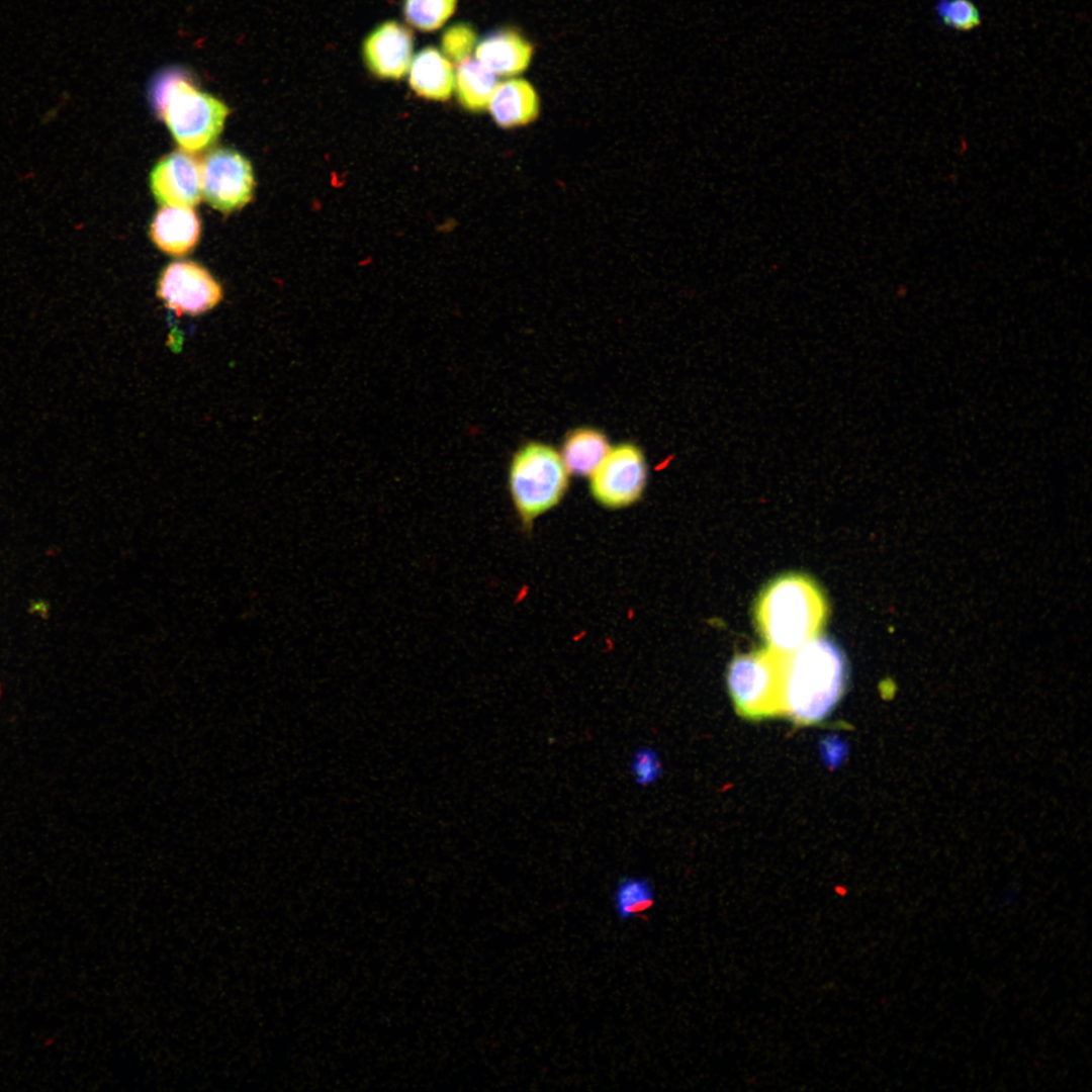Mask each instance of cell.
Masks as SVG:
<instances>
[{
    "mask_svg": "<svg viewBox=\"0 0 1092 1092\" xmlns=\"http://www.w3.org/2000/svg\"><path fill=\"white\" fill-rule=\"evenodd\" d=\"M151 237L163 252L183 256L189 253L199 240V218L191 207L164 206L154 217Z\"/></svg>",
    "mask_w": 1092,
    "mask_h": 1092,
    "instance_id": "13",
    "label": "cell"
},
{
    "mask_svg": "<svg viewBox=\"0 0 1092 1092\" xmlns=\"http://www.w3.org/2000/svg\"><path fill=\"white\" fill-rule=\"evenodd\" d=\"M847 681L846 658L829 638L817 636L783 654V717L801 727L819 724L836 708Z\"/></svg>",
    "mask_w": 1092,
    "mask_h": 1092,
    "instance_id": "1",
    "label": "cell"
},
{
    "mask_svg": "<svg viewBox=\"0 0 1092 1092\" xmlns=\"http://www.w3.org/2000/svg\"><path fill=\"white\" fill-rule=\"evenodd\" d=\"M935 12L943 25L956 31H972L982 24L980 9L972 0H937Z\"/></svg>",
    "mask_w": 1092,
    "mask_h": 1092,
    "instance_id": "19",
    "label": "cell"
},
{
    "mask_svg": "<svg viewBox=\"0 0 1092 1092\" xmlns=\"http://www.w3.org/2000/svg\"><path fill=\"white\" fill-rule=\"evenodd\" d=\"M589 490L597 503L618 510L637 503L646 487L647 465L642 450L633 443H621L592 473Z\"/></svg>",
    "mask_w": 1092,
    "mask_h": 1092,
    "instance_id": "6",
    "label": "cell"
},
{
    "mask_svg": "<svg viewBox=\"0 0 1092 1092\" xmlns=\"http://www.w3.org/2000/svg\"><path fill=\"white\" fill-rule=\"evenodd\" d=\"M569 472L560 454L550 445L529 442L514 454L509 468V488L516 511L526 528L563 498Z\"/></svg>",
    "mask_w": 1092,
    "mask_h": 1092,
    "instance_id": "4",
    "label": "cell"
},
{
    "mask_svg": "<svg viewBox=\"0 0 1092 1092\" xmlns=\"http://www.w3.org/2000/svg\"><path fill=\"white\" fill-rule=\"evenodd\" d=\"M630 771L640 786L656 782L661 775V761L656 751L647 746L638 748L631 757Z\"/></svg>",
    "mask_w": 1092,
    "mask_h": 1092,
    "instance_id": "21",
    "label": "cell"
},
{
    "mask_svg": "<svg viewBox=\"0 0 1092 1092\" xmlns=\"http://www.w3.org/2000/svg\"><path fill=\"white\" fill-rule=\"evenodd\" d=\"M656 901L651 882L642 876H628L618 881L612 894V904L620 921H629L650 911Z\"/></svg>",
    "mask_w": 1092,
    "mask_h": 1092,
    "instance_id": "17",
    "label": "cell"
},
{
    "mask_svg": "<svg viewBox=\"0 0 1092 1092\" xmlns=\"http://www.w3.org/2000/svg\"><path fill=\"white\" fill-rule=\"evenodd\" d=\"M607 436L599 429L580 427L570 431L561 448V458L569 473L590 476L610 451Z\"/></svg>",
    "mask_w": 1092,
    "mask_h": 1092,
    "instance_id": "15",
    "label": "cell"
},
{
    "mask_svg": "<svg viewBox=\"0 0 1092 1092\" xmlns=\"http://www.w3.org/2000/svg\"><path fill=\"white\" fill-rule=\"evenodd\" d=\"M151 98L173 138L188 152H198L211 145L229 115V108L221 100L200 90L179 68L168 69L155 78Z\"/></svg>",
    "mask_w": 1092,
    "mask_h": 1092,
    "instance_id": "3",
    "label": "cell"
},
{
    "mask_svg": "<svg viewBox=\"0 0 1092 1092\" xmlns=\"http://www.w3.org/2000/svg\"><path fill=\"white\" fill-rule=\"evenodd\" d=\"M200 181L204 199L222 212L247 204L255 186L249 161L230 149H216L205 156L200 166Z\"/></svg>",
    "mask_w": 1092,
    "mask_h": 1092,
    "instance_id": "7",
    "label": "cell"
},
{
    "mask_svg": "<svg viewBox=\"0 0 1092 1092\" xmlns=\"http://www.w3.org/2000/svg\"><path fill=\"white\" fill-rule=\"evenodd\" d=\"M755 622L768 649L791 653L819 636L827 604L810 577L789 573L770 581L755 604Z\"/></svg>",
    "mask_w": 1092,
    "mask_h": 1092,
    "instance_id": "2",
    "label": "cell"
},
{
    "mask_svg": "<svg viewBox=\"0 0 1092 1092\" xmlns=\"http://www.w3.org/2000/svg\"><path fill=\"white\" fill-rule=\"evenodd\" d=\"M413 47V35L405 26L396 21H385L364 40L365 65L377 78L398 80L408 71Z\"/></svg>",
    "mask_w": 1092,
    "mask_h": 1092,
    "instance_id": "9",
    "label": "cell"
},
{
    "mask_svg": "<svg viewBox=\"0 0 1092 1092\" xmlns=\"http://www.w3.org/2000/svg\"><path fill=\"white\" fill-rule=\"evenodd\" d=\"M157 295L178 316H196L220 302L222 288L202 266L191 261H177L162 272Z\"/></svg>",
    "mask_w": 1092,
    "mask_h": 1092,
    "instance_id": "8",
    "label": "cell"
},
{
    "mask_svg": "<svg viewBox=\"0 0 1092 1092\" xmlns=\"http://www.w3.org/2000/svg\"><path fill=\"white\" fill-rule=\"evenodd\" d=\"M150 184L164 206L192 207L201 196L200 166L186 152H173L156 164Z\"/></svg>",
    "mask_w": 1092,
    "mask_h": 1092,
    "instance_id": "10",
    "label": "cell"
},
{
    "mask_svg": "<svg viewBox=\"0 0 1092 1092\" xmlns=\"http://www.w3.org/2000/svg\"><path fill=\"white\" fill-rule=\"evenodd\" d=\"M476 42L473 29L465 24L452 26L444 33L442 47L447 58L456 62L469 58Z\"/></svg>",
    "mask_w": 1092,
    "mask_h": 1092,
    "instance_id": "20",
    "label": "cell"
},
{
    "mask_svg": "<svg viewBox=\"0 0 1092 1092\" xmlns=\"http://www.w3.org/2000/svg\"><path fill=\"white\" fill-rule=\"evenodd\" d=\"M408 84L420 97L445 101L454 92L455 70L449 59L435 48L420 51L408 68Z\"/></svg>",
    "mask_w": 1092,
    "mask_h": 1092,
    "instance_id": "14",
    "label": "cell"
},
{
    "mask_svg": "<svg viewBox=\"0 0 1092 1092\" xmlns=\"http://www.w3.org/2000/svg\"><path fill=\"white\" fill-rule=\"evenodd\" d=\"M486 110L502 128H515L534 121L540 111V100L533 85L522 78L497 82Z\"/></svg>",
    "mask_w": 1092,
    "mask_h": 1092,
    "instance_id": "11",
    "label": "cell"
},
{
    "mask_svg": "<svg viewBox=\"0 0 1092 1092\" xmlns=\"http://www.w3.org/2000/svg\"><path fill=\"white\" fill-rule=\"evenodd\" d=\"M783 654L768 648L735 655L727 688L736 713L751 721L783 717Z\"/></svg>",
    "mask_w": 1092,
    "mask_h": 1092,
    "instance_id": "5",
    "label": "cell"
},
{
    "mask_svg": "<svg viewBox=\"0 0 1092 1092\" xmlns=\"http://www.w3.org/2000/svg\"><path fill=\"white\" fill-rule=\"evenodd\" d=\"M496 84V75L476 59L469 57L458 63L454 91L464 109L470 112L485 110Z\"/></svg>",
    "mask_w": 1092,
    "mask_h": 1092,
    "instance_id": "16",
    "label": "cell"
},
{
    "mask_svg": "<svg viewBox=\"0 0 1092 1092\" xmlns=\"http://www.w3.org/2000/svg\"><path fill=\"white\" fill-rule=\"evenodd\" d=\"M457 0H404L408 24L422 31L440 28L454 13Z\"/></svg>",
    "mask_w": 1092,
    "mask_h": 1092,
    "instance_id": "18",
    "label": "cell"
},
{
    "mask_svg": "<svg viewBox=\"0 0 1092 1092\" xmlns=\"http://www.w3.org/2000/svg\"><path fill=\"white\" fill-rule=\"evenodd\" d=\"M533 46L511 29L492 32L475 46V59L496 76H516L531 63Z\"/></svg>",
    "mask_w": 1092,
    "mask_h": 1092,
    "instance_id": "12",
    "label": "cell"
},
{
    "mask_svg": "<svg viewBox=\"0 0 1092 1092\" xmlns=\"http://www.w3.org/2000/svg\"><path fill=\"white\" fill-rule=\"evenodd\" d=\"M820 753L829 768H837L848 754V744L837 735H828L820 741Z\"/></svg>",
    "mask_w": 1092,
    "mask_h": 1092,
    "instance_id": "22",
    "label": "cell"
}]
</instances>
